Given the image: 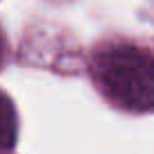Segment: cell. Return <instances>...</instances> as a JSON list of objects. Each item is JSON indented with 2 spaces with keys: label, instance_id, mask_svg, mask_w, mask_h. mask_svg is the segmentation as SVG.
I'll return each mask as SVG.
<instances>
[{
  "label": "cell",
  "instance_id": "cell-1",
  "mask_svg": "<svg viewBox=\"0 0 154 154\" xmlns=\"http://www.w3.org/2000/svg\"><path fill=\"white\" fill-rule=\"evenodd\" d=\"M102 91L125 109H154V59L131 45L106 48L93 61Z\"/></svg>",
  "mask_w": 154,
  "mask_h": 154
},
{
  "label": "cell",
  "instance_id": "cell-2",
  "mask_svg": "<svg viewBox=\"0 0 154 154\" xmlns=\"http://www.w3.org/2000/svg\"><path fill=\"white\" fill-rule=\"evenodd\" d=\"M16 140V116L9 97L0 93V149L11 147Z\"/></svg>",
  "mask_w": 154,
  "mask_h": 154
},
{
  "label": "cell",
  "instance_id": "cell-3",
  "mask_svg": "<svg viewBox=\"0 0 154 154\" xmlns=\"http://www.w3.org/2000/svg\"><path fill=\"white\" fill-rule=\"evenodd\" d=\"M2 52H5V43H2V36H0V59H2Z\"/></svg>",
  "mask_w": 154,
  "mask_h": 154
}]
</instances>
